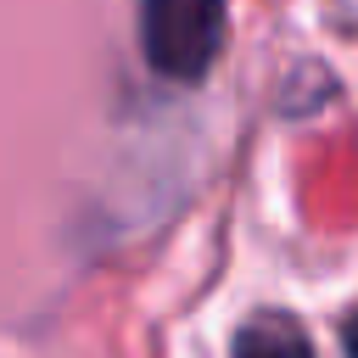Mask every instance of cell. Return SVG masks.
Instances as JSON below:
<instances>
[{
    "mask_svg": "<svg viewBox=\"0 0 358 358\" xmlns=\"http://www.w3.org/2000/svg\"><path fill=\"white\" fill-rule=\"evenodd\" d=\"M224 45V0H140V50L145 67L168 84L207 78Z\"/></svg>",
    "mask_w": 358,
    "mask_h": 358,
    "instance_id": "obj_1",
    "label": "cell"
},
{
    "mask_svg": "<svg viewBox=\"0 0 358 358\" xmlns=\"http://www.w3.org/2000/svg\"><path fill=\"white\" fill-rule=\"evenodd\" d=\"M235 358H313V347H308V336L285 313H263V319H246L241 324Z\"/></svg>",
    "mask_w": 358,
    "mask_h": 358,
    "instance_id": "obj_2",
    "label": "cell"
},
{
    "mask_svg": "<svg viewBox=\"0 0 358 358\" xmlns=\"http://www.w3.org/2000/svg\"><path fill=\"white\" fill-rule=\"evenodd\" d=\"M341 347H347V358H358V308H352L347 324H341Z\"/></svg>",
    "mask_w": 358,
    "mask_h": 358,
    "instance_id": "obj_3",
    "label": "cell"
}]
</instances>
